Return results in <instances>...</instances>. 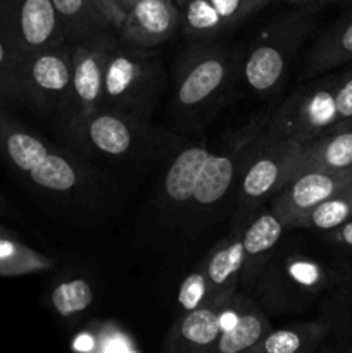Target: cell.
Wrapping results in <instances>:
<instances>
[{"instance_id": "34", "label": "cell", "mask_w": 352, "mask_h": 353, "mask_svg": "<svg viewBox=\"0 0 352 353\" xmlns=\"http://www.w3.org/2000/svg\"><path fill=\"white\" fill-rule=\"evenodd\" d=\"M7 210H9V205H7L6 199H3V196L0 195V216H3V214H6Z\"/></svg>"}, {"instance_id": "10", "label": "cell", "mask_w": 352, "mask_h": 353, "mask_svg": "<svg viewBox=\"0 0 352 353\" xmlns=\"http://www.w3.org/2000/svg\"><path fill=\"white\" fill-rule=\"evenodd\" d=\"M0 38L17 62L66 43L52 0H0Z\"/></svg>"}, {"instance_id": "7", "label": "cell", "mask_w": 352, "mask_h": 353, "mask_svg": "<svg viewBox=\"0 0 352 353\" xmlns=\"http://www.w3.org/2000/svg\"><path fill=\"white\" fill-rule=\"evenodd\" d=\"M302 150L295 140H273L259 131L248 150L237 183V212L233 226H244L266 202L276 195L290 178L293 164Z\"/></svg>"}, {"instance_id": "22", "label": "cell", "mask_w": 352, "mask_h": 353, "mask_svg": "<svg viewBox=\"0 0 352 353\" xmlns=\"http://www.w3.org/2000/svg\"><path fill=\"white\" fill-rule=\"evenodd\" d=\"M328 321H307L271 330L248 350V353H311L320 348L330 334Z\"/></svg>"}, {"instance_id": "37", "label": "cell", "mask_w": 352, "mask_h": 353, "mask_svg": "<svg viewBox=\"0 0 352 353\" xmlns=\"http://www.w3.org/2000/svg\"><path fill=\"white\" fill-rule=\"evenodd\" d=\"M175 2H176V3H178V6H179V7H182V6H183V3H185V0H175Z\"/></svg>"}, {"instance_id": "9", "label": "cell", "mask_w": 352, "mask_h": 353, "mask_svg": "<svg viewBox=\"0 0 352 353\" xmlns=\"http://www.w3.org/2000/svg\"><path fill=\"white\" fill-rule=\"evenodd\" d=\"M335 72L309 83L292 93L268 121L262 133L273 140H295L309 143L328 128L342 123L335 107Z\"/></svg>"}, {"instance_id": "12", "label": "cell", "mask_w": 352, "mask_h": 353, "mask_svg": "<svg viewBox=\"0 0 352 353\" xmlns=\"http://www.w3.org/2000/svg\"><path fill=\"white\" fill-rule=\"evenodd\" d=\"M352 183V169H311L292 176L271 199V210L289 230L300 228L307 214L323 200Z\"/></svg>"}, {"instance_id": "6", "label": "cell", "mask_w": 352, "mask_h": 353, "mask_svg": "<svg viewBox=\"0 0 352 353\" xmlns=\"http://www.w3.org/2000/svg\"><path fill=\"white\" fill-rule=\"evenodd\" d=\"M62 131L72 147L104 161H141L157 148L148 121L107 107L62 123Z\"/></svg>"}, {"instance_id": "20", "label": "cell", "mask_w": 352, "mask_h": 353, "mask_svg": "<svg viewBox=\"0 0 352 353\" xmlns=\"http://www.w3.org/2000/svg\"><path fill=\"white\" fill-rule=\"evenodd\" d=\"M349 62H352V10L324 31L311 47L302 78H316Z\"/></svg>"}, {"instance_id": "17", "label": "cell", "mask_w": 352, "mask_h": 353, "mask_svg": "<svg viewBox=\"0 0 352 353\" xmlns=\"http://www.w3.org/2000/svg\"><path fill=\"white\" fill-rule=\"evenodd\" d=\"M242 228L233 226L231 233L211 248L202 259L209 283V303L228 307L233 302L240 285L242 262Z\"/></svg>"}, {"instance_id": "21", "label": "cell", "mask_w": 352, "mask_h": 353, "mask_svg": "<svg viewBox=\"0 0 352 353\" xmlns=\"http://www.w3.org/2000/svg\"><path fill=\"white\" fill-rule=\"evenodd\" d=\"M66 43H81L113 37L116 28L97 10L92 0H52Z\"/></svg>"}, {"instance_id": "19", "label": "cell", "mask_w": 352, "mask_h": 353, "mask_svg": "<svg viewBox=\"0 0 352 353\" xmlns=\"http://www.w3.org/2000/svg\"><path fill=\"white\" fill-rule=\"evenodd\" d=\"M311 169H352V119L342 121L302 145L290 178Z\"/></svg>"}, {"instance_id": "35", "label": "cell", "mask_w": 352, "mask_h": 353, "mask_svg": "<svg viewBox=\"0 0 352 353\" xmlns=\"http://www.w3.org/2000/svg\"><path fill=\"white\" fill-rule=\"evenodd\" d=\"M286 2H290V3H300V6H302V3H311V2H313V0H286Z\"/></svg>"}, {"instance_id": "14", "label": "cell", "mask_w": 352, "mask_h": 353, "mask_svg": "<svg viewBox=\"0 0 352 353\" xmlns=\"http://www.w3.org/2000/svg\"><path fill=\"white\" fill-rule=\"evenodd\" d=\"M182 28V9L175 0H137L116 30L123 43L155 48Z\"/></svg>"}, {"instance_id": "18", "label": "cell", "mask_w": 352, "mask_h": 353, "mask_svg": "<svg viewBox=\"0 0 352 353\" xmlns=\"http://www.w3.org/2000/svg\"><path fill=\"white\" fill-rule=\"evenodd\" d=\"M268 317L257 303L244 292L235 295L224 316L223 333L217 340L214 353L248 352L268 331H271Z\"/></svg>"}, {"instance_id": "26", "label": "cell", "mask_w": 352, "mask_h": 353, "mask_svg": "<svg viewBox=\"0 0 352 353\" xmlns=\"http://www.w3.org/2000/svg\"><path fill=\"white\" fill-rule=\"evenodd\" d=\"M95 300L92 285L85 278H66L50 292V305L57 316L64 319L81 316Z\"/></svg>"}, {"instance_id": "24", "label": "cell", "mask_w": 352, "mask_h": 353, "mask_svg": "<svg viewBox=\"0 0 352 353\" xmlns=\"http://www.w3.org/2000/svg\"><path fill=\"white\" fill-rule=\"evenodd\" d=\"M179 9L183 33L193 43H213L230 31L211 0H185Z\"/></svg>"}, {"instance_id": "4", "label": "cell", "mask_w": 352, "mask_h": 353, "mask_svg": "<svg viewBox=\"0 0 352 353\" xmlns=\"http://www.w3.org/2000/svg\"><path fill=\"white\" fill-rule=\"evenodd\" d=\"M164 88V71L154 48H138L116 38L104 74L102 107L150 119Z\"/></svg>"}, {"instance_id": "28", "label": "cell", "mask_w": 352, "mask_h": 353, "mask_svg": "<svg viewBox=\"0 0 352 353\" xmlns=\"http://www.w3.org/2000/svg\"><path fill=\"white\" fill-rule=\"evenodd\" d=\"M0 103L6 107L23 103L19 86V62L0 38Z\"/></svg>"}, {"instance_id": "36", "label": "cell", "mask_w": 352, "mask_h": 353, "mask_svg": "<svg viewBox=\"0 0 352 353\" xmlns=\"http://www.w3.org/2000/svg\"><path fill=\"white\" fill-rule=\"evenodd\" d=\"M317 2H337V0H313V3H317Z\"/></svg>"}, {"instance_id": "3", "label": "cell", "mask_w": 352, "mask_h": 353, "mask_svg": "<svg viewBox=\"0 0 352 353\" xmlns=\"http://www.w3.org/2000/svg\"><path fill=\"white\" fill-rule=\"evenodd\" d=\"M313 2L269 21L242 59L240 78L259 97L275 95L282 88L290 64L316 26Z\"/></svg>"}, {"instance_id": "25", "label": "cell", "mask_w": 352, "mask_h": 353, "mask_svg": "<svg viewBox=\"0 0 352 353\" xmlns=\"http://www.w3.org/2000/svg\"><path fill=\"white\" fill-rule=\"evenodd\" d=\"M349 219H352V183L314 207L302 221L300 228L328 233L347 223Z\"/></svg>"}, {"instance_id": "2", "label": "cell", "mask_w": 352, "mask_h": 353, "mask_svg": "<svg viewBox=\"0 0 352 353\" xmlns=\"http://www.w3.org/2000/svg\"><path fill=\"white\" fill-rule=\"evenodd\" d=\"M0 155L30 185L54 199H95L99 183L95 172L62 148L54 147L31 131L0 103Z\"/></svg>"}, {"instance_id": "29", "label": "cell", "mask_w": 352, "mask_h": 353, "mask_svg": "<svg viewBox=\"0 0 352 353\" xmlns=\"http://www.w3.org/2000/svg\"><path fill=\"white\" fill-rule=\"evenodd\" d=\"M211 2L216 7V10L221 14V17H223V21L230 30L235 24L240 23L244 0H211Z\"/></svg>"}, {"instance_id": "30", "label": "cell", "mask_w": 352, "mask_h": 353, "mask_svg": "<svg viewBox=\"0 0 352 353\" xmlns=\"http://www.w3.org/2000/svg\"><path fill=\"white\" fill-rule=\"evenodd\" d=\"M92 3L116 30L119 28L121 21L124 19V10L117 0H92Z\"/></svg>"}, {"instance_id": "33", "label": "cell", "mask_w": 352, "mask_h": 353, "mask_svg": "<svg viewBox=\"0 0 352 353\" xmlns=\"http://www.w3.org/2000/svg\"><path fill=\"white\" fill-rule=\"evenodd\" d=\"M117 2H119V6L123 7V10H124V12H126V10L130 9V7L133 6V3L137 2V0H117Z\"/></svg>"}, {"instance_id": "23", "label": "cell", "mask_w": 352, "mask_h": 353, "mask_svg": "<svg viewBox=\"0 0 352 353\" xmlns=\"http://www.w3.org/2000/svg\"><path fill=\"white\" fill-rule=\"evenodd\" d=\"M54 261L48 255L35 250L0 224V278L37 274L50 271Z\"/></svg>"}, {"instance_id": "8", "label": "cell", "mask_w": 352, "mask_h": 353, "mask_svg": "<svg viewBox=\"0 0 352 353\" xmlns=\"http://www.w3.org/2000/svg\"><path fill=\"white\" fill-rule=\"evenodd\" d=\"M333 276L330 268L309 255L273 254L254 292L266 309L276 314L295 312L326 292Z\"/></svg>"}, {"instance_id": "32", "label": "cell", "mask_w": 352, "mask_h": 353, "mask_svg": "<svg viewBox=\"0 0 352 353\" xmlns=\"http://www.w3.org/2000/svg\"><path fill=\"white\" fill-rule=\"evenodd\" d=\"M269 0H244V7H242V19H247V17H251L252 14H255L257 10H261L262 7L268 3Z\"/></svg>"}, {"instance_id": "13", "label": "cell", "mask_w": 352, "mask_h": 353, "mask_svg": "<svg viewBox=\"0 0 352 353\" xmlns=\"http://www.w3.org/2000/svg\"><path fill=\"white\" fill-rule=\"evenodd\" d=\"M116 38L117 33L72 45L71 97L61 124L88 116L102 107L104 74L109 50Z\"/></svg>"}, {"instance_id": "15", "label": "cell", "mask_w": 352, "mask_h": 353, "mask_svg": "<svg viewBox=\"0 0 352 353\" xmlns=\"http://www.w3.org/2000/svg\"><path fill=\"white\" fill-rule=\"evenodd\" d=\"M228 307L207 303L193 310L179 312L166 334L162 350L168 353H214L223 333Z\"/></svg>"}, {"instance_id": "11", "label": "cell", "mask_w": 352, "mask_h": 353, "mask_svg": "<svg viewBox=\"0 0 352 353\" xmlns=\"http://www.w3.org/2000/svg\"><path fill=\"white\" fill-rule=\"evenodd\" d=\"M72 45L37 52L19 62V86L23 103L28 102L62 119L71 97Z\"/></svg>"}, {"instance_id": "16", "label": "cell", "mask_w": 352, "mask_h": 353, "mask_svg": "<svg viewBox=\"0 0 352 353\" xmlns=\"http://www.w3.org/2000/svg\"><path fill=\"white\" fill-rule=\"evenodd\" d=\"M286 230L285 223L273 210L254 214L245 221L242 228V262L240 285L238 290L244 293L254 292L262 271L278 247L280 238Z\"/></svg>"}, {"instance_id": "1", "label": "cell", "mask_w": 352, "mask_h": 353, "mask_svg": "<svg viewBox=\"0 0 352 353\" xmlns=\"http://www.w3.org/2000/svg\"><path fill=\"white\" fill-rule=\"evenodd\" d=\"M259 131L245 130L240 140L221 150H213L206 143H193L176 152L159 185L157 202L162 216L169 223L192 228L193 223H200L216 210L231 188H237L245 159Z\"/></svg>"}, {"instance_id": "27", "label": "cell", "mask_w": 352, "mask_h": 353, "mask_svg": "<svg viewBox=\"0 0 352 353\" xmlns=\"http://www.w3.org/2000/svg\"><path fill=\"white\" fill-rule=\"evenodd\" d=\"M207 303H209V283H207L204 262L200 261L179 285L178 309L179 312H185V310H193Z\"/></svg>"}, {"instance_id": "5", "label": "cell", "mask_w": 352, "mask_h": 353, "mask_svg": "<svg viewBox=\"0 0 352 353\" xmlns=\"http://www.w3.org/2000/svg\"><path fill=\"white\" fill-rule=\"evenodd\" d=\"M242 55L216 43H195L179 62L173 109L186 117L216 109L240 78Z\"/></svg>"}, {"instance_id": "38", "label": "cell", "mask_w": 352, "mask_h": 353, "mask_svg": "<svg viewBox=\"0 0 352 353\" xmlns=\"http://www.w3.org/2000/svg\"><path fill=\"white\" fill-rule=\"evenodd\" d=\"M345 350H347V352H351V353H352V343H351V345H347V347H345Z\"/></svg>"}, {"instance_id": "31", "label": "cell", "mask_w": 352, "mask_h": 353, "mask_svg": "<svg viewBox=\"0 0 352 353\" xmlns=\"http://www.w3.org/2000/svg\"><path fill=\"white\" fill-rule=\"evenodd\" d=\"M326 240L330 241L331 245L340 248H347V250H352V219H349L347 223L340 224L335 230L328 231Z\"/></svg>"}]
</instances>
